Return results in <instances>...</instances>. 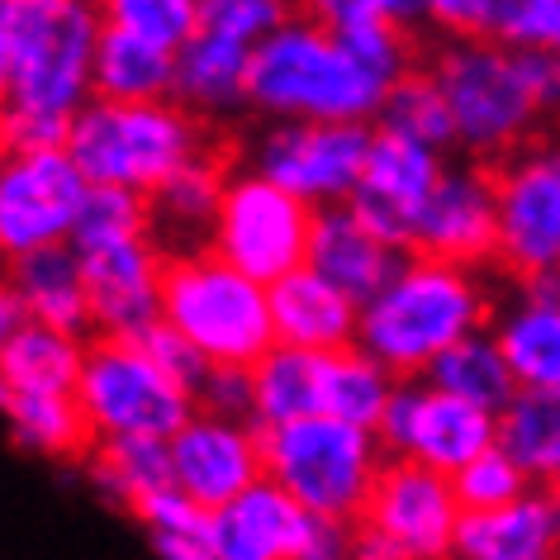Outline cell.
I'll return each mask as SVG.
<instances>
[{"mask_svg":"<svg viewBox=\"0 0 560 560\" xmlns=\"http://www.w3.org/2000/svg\"><path fill=\"white\" fill-rule=\"evenodd\" d=\"M432 77L452 105L456 148L466 162L499 166L517 148L537 143V129L560 115V58L517 52L489 38L442 44Z\"/></svg>","mask_w":560,"mask_h":560,"instance_id":"6da1fadb","label":"cell"},{"mask_svg":"<svg viewBox=\"0 0 560 560\" xmlns=\"http://www.w3.org/2000/svg\"><path fill=\"white\" fill-rule=\"evenodd\" d=\"M489 324H494V300L480 271L409 252L395 280L371 304H361L357 347L395 381H423L456 342L485 332Z\"/></svg>","mask_w":560,"mask_h":560,"instance_id":"7a4b0ae2","label":"cell"},{"mask_svg":"<svg viewBox=\"0 0 560 560\" xmlns=\"http://www.w3.org/2000/svg\"><path fill=\"white\" fill-rule=\"evenodd\" d=\"M389 86L347 58L310 10H295L252 48L247 105L271 124H371L381 119Z\"/></svg>","mask_w":560,"mask_h":560,"instance_id":"3957f363","label":"cell"},{"mask_svg":"<svg viewBox=\"0 0 560 560\" xmlns=\"http://www.w3.org/2000/svg\"><path fill=\"white\" fill-rule=\"evenodd\" d=\"M67 152L86 186H119L133 195H158L166 180L214 152L205 119L176 101L152 105H105L91 101L72 119Z\"/></svg>","mask_w":560,"mask_h":560,"instance_id":"277c9868","label":"cell"},{"mask_svg":"<svg viewBox=\"0 0 560 560\" xmlns=\"http://www.w3.org/2000/svg\"><path fill=\"white\" fill-rule=\"evenodd\" d=\"M261 432L266 480L280 485L310 517L332 527H357L371 503V489L385 470V446L375 432L347 428L338 418H300Z\"/></svg>","mask_w":560,"mask_h":560,"instance_id":"5b68a950","label":"cell"},{"mask_svg":"<svg viewBox=\"0 0 560 560\" xmlns=\"http://www.w3.org/2000/svg\"><path fill=\"white\" fill-rule=\"evenodd\" d=\"M162 324L180 332L209 366L252 371L276 347L271 290L233 271L214 252L166 257Z\"/></svg>","mask_w":560,"mask_h":560,"instance_id":"8992f818","label":"cell"},{"mask_svg":"<svg viewBox=\"0 0 560 560\" xmlns=\"http://www.w3.org/2000/svg\"><path fill=\"white\" fill-rule=\"evenodd\" d=\"M0 30L15 52L10 105L77 119L95 101L91 67L105 10L86 0H0Z\"/></svg>","mask_w":560,"mask_h":560,"instance_id":"52a82bcc","label":"cell"},{"mask_svg":"<svg viewBox=\"0 0 560 560\" xmlns=\"http://www.w3.org/2000/svg\"><path fill=\"white\" fill-rule=\"evenodd\" d=\"M77 404L86 413L95 442H115V438L172 442L195 418V399L143 352V342H119V338L86 342Z\"/></svg>","mask_w":560,"mask_h":560,"instance_id":"ba28073f","label":"cell"},{"mask_svg":"<svg viewBox=\"0 0 560 560\" xmlns=\"http://www.w3.org/2000/svg\"><path fill=\"white\" fill-rule=\"evenodd\" d=\"M314 214L318 209L295 200L290 190L271 186L252 166H233L229 180H223L209 252L219 261H229L233 271H243L257 285L271 290L276 280H285L290 271H300L310 261Z\"/></svg>","mask_w":560,"mask_h":560,"instance_id":"9c48e42d","label":"cell"},{"mask_svg":"<svg viewBox=\"0 0 560 560\" xmlns=\"http://www.w3.org/2000/svg\"><path fill=\"white\" fill-rule=\"evenodd\" d=\"M371 138V124H271L247 148V166L310 209H338L361 186Z\"/></svg>","mask_w":560,"mask_h":560,"instance_id":"30bf717a","label":"cell"},{"mask_svg":"<svg viewBox=\"0 0 560 560\" xmlns=\"http://www.w3.org/2000/svg\"><path fill=\"white\" fill-rule=\"evenodd\" d=\"M499 266L513 280L560 266V143L537 138L494 166Z\"/></svg>","mask_w":560,"mask_h":560,"instance_id":"8fae6325","label":"cell"},{"mask_svg":"<svg viewBox=\"0 0 560 560\" xmlns=\"http://www.w3.org/2000/svg\"><path fill=\"white\" fill-rule=\"evenodd\" d=\"M375 438H381L385 456L413 460V466H428L452 480L475 456L499 446V418L442 395L428 381H399Z\"/></svg>","mask_w":560,"mask_h":560,"instance_id":"7c38bea8","label":"cell"},{"mask_svg":"<svg viewBox=\"0 0 560 560\" xmlns=\"http://www.w3.org/2000/svg\"><path fill=\"white\" fill-rule=\"evenodd\" d=\"M86 176L72 152L0 158V261H20L72 243Z\"/></svg>","mask_w":560,"mask_h":560,"instance_id":"4fadbf2b","label":"cell"},{"mask_svg":"<svg viewBox=\"0 0 560 560\" xmlns=\"http://www.w3.org/2000/svg\"><path fill=\"white\" fill-rule=\"evenodd\" d=\"M413 257L446 261L460 271H485L499 261V200H494V166L485 162H446L413 229Z\"/></svg>","mask_w":560,"mask_h":560,"instance_id":"5bb4252c","label":"cell"},{"mask_svg":"<svg viewBox=\"0 0 560 560\" xmlns=\"http://www.w3.org/2000/svg\"><path fill=\"white\" fill-rule=\"evenodd\" d=\"M460 517H466V509H460L446 475L389 456L361 523L385 532L409 560H452Z\"/></svg>","mask_w":560,"mask_h":560,"instance_id":"9a60e30c","label":"cell"},{"mask_svg":"<svg viewBox=\"0 0 560 560\" xmlns=\"http://www.w3.org/2000/svg\"><path fill=\"white\" fill-rule=\"evenodd\" d=\"M446 162L452 158L413 143V138L375 129L366 172H361V186L352 200H347V209H352L375 237H385L389 247L409 252L413 229H418V219H423L432 190H438Z\"/></svg>","mask_w":560,"mask_h":560,"instance_id":"2e32d148","label":"cell"},{"mask_svg":"<svg viewBox=\"0 0 560 560\" xmlns=\"http://www.w3.org/2000/svg\"><path fill=\"white\" fill-rule=\"evenodd\" d=\"M166 446H172V485L205 513L229 509L233 499L266 480L261 432L252 423H229L195 409V418Z\"/></svg>","mask_w":560,"mask_h":560,"instance_id":"e0dca14e","label":"cell"},{"mask_svg":"<svg viewBox=\"0 0 560 560\" xmlns=\"http://www.w3.org/2000/svg\"><path fill=\"white\" fill-rule=\"evenodd\" d=\"M86 266V295H91V328L95 338L143 342L162 324V276L166 257L152 237L124 247H105L81 257Z\"/></svg>","mask_w":560,"mask_h":560,"instance_id":"ac0fdd59","label":"cell"},{"mask_svg":"<svg viewBox=\"0 0 560 560\" xmlns=\"http://www.w3.org/2000/svg\"><path fill=\"white\" fill-rule=\"evenodd\" d=\"M318 517H310L280 485L261 480L243 499L214 513L219 560H300L314 541Z\"/></svg>","mask_w":560,"mask_h":560,"instance_id":"d6986e66","label":"cell"},{"mask_svg":"<svg viewBox=\"0 0 560 560\" xmlns=\"http://www.w3.org/2000/svg\"><path fill=\"white\" fill-rule=\"evenodd\" d=\"M409 252L389 247L385 237H375L352 209H318L314 214V237H310V271H318L328 285H338L347 300L371 304L381 290L395 280Z\"/></svg>","mask_w":560,"mask_h":560,"instance_id":"ffe728a7","label":"cell"},{"mask_svg":"<svg viewBox=\"0 0 560 560\" xmlns=\"http://www.w3.org/2000/svg\"><path fill=\"white\" fill-rule=\"evenodd\" d=\"M271 324L280 347H300L314 357H332L357 347L361 304L347 300L338 285H328L318 271L300 266L271 285Z\"/></svg>","mask_w":560,"mask_h":560,"instance_id":"44dd1931","label":"cell"},{"mask_svg":"<svg viewBox=\"0 0 560 560\" xmlns=\"http://www.w3.org/2000/svg\"><path fill=\"white\" fill-rule=\"evenodd\" d=\"M5 271H10L15 295H20L24 324L67 332V338H81V342L95 338L91 295H86V266H81V252L72 243L34 252V257H20V261H5Z\"/></svg>","mask_w":560,"mask_h":560,"instance_id":"7402d4cb","label":"cell"},{"mask_svg":"<svg viewBox=\"0 0 560 560\" xmlns=\"http://www.w3.org/2000/svg\"><path fill=\"white\" fill-rule=\"evenodd\" d=\"M229 172L233 166H223L219 152H209V158L166 180L158 195H148V237L162 247V257L209 252V233H214Z\"/></svg>","mask_w":560,"mask_h":560,"instance_id":"603a6c76","label":"cell"},{"mask_svg":"<svg viewBox=\"0 0 560 560\" xmlns=\"http://www.w3.org/2000/svg\"><path fill=\"white\" fill-rule=\"evenodd\" d=\"M456 560H560V513L546 489L494 513H466Z\"/></svg>","mask_w":560,"mask_h":560,"instance_id":"cb8c5ba5","label":"cell"},{"mask_svg":"<svg viewBox=\"0 0 560 560\" xmlns=\"http://www.w3.org/2000/svg\"><path fill=\"white\" fill-rule=\"evenodd\" d=\"M310 15L381 86H395V81L413 72V34L389 15V0H324Z\"/></svg>","mask_w":560,"mask_h":560,"instance_id":"d4e9b609","label":"cell"},{"mask_svg":"<svg viewBox=\"0 0 560 560\" xmlns=\"http://www.w3.org/2000/svg\"><path fill=\"white\" fill-rule=\"evenodd\" d=\"M247 72H252V48L200 30L172 62V101L190 109L195 119L229 115V109L247 105Z\"/></svg>","mask_w":560,"mask_h":560,"instance_id":"484cf974","label":"cell"},{"mask_svg":"<svg viewBox=\"0 0 560 560\" xmlns=\"http://www.w3.org/2000/svg\"><path fill=\"white\" fill-rule=\"evenodd\" d=\"M489 332L509 361L517 395H560V310L513 295L494 310Z\"/></svg>","mask_w":560,"mask_h":560,"instance_id":"4316f807","label":"cell"},{"mask_svg":"<svg viewBox=\"0 0 560 560\" xmlns=\"http://www.w3.org/2000/svg\"><path fill=\"white\" fill-rule=\"evenodd\" d=\"M324 413V357L271 347L252 366V428H285Z\"/></svg>","mask_w":560,"mask_h":560,"instance_id":"83f0119b","label":"cell"},{"mask_svg":"<svg viewBox=\"0 0 560 560\" xmlns=\"http://www.w3.org/2000/svg\"><path fill=\"white\" fill-rule=\"evenodd\" d=\"M172 52L143 44V38L105 24L101 44H95L91 91L105 105H152L172 101Z\"/></svg>","mask_w":560,"mask_h":560,"instance_id":"f1b7e54d","label":"cell"},{"mask_svg":"<svg viewBox=\"0 0 560 560\" xmlns=\"http://www.w3.org/2000/svg\"><path fill=\"white\" fill-rule=\"evenodd\" d=\"M10 438L38 460H86L95 432L81 413L77 395H10L0 404Z\"/></svg>","mask_w":560,"mask_h":560,"instance_id":"f546056e","label":"cell"},{"mask_svg":"<svg viewBox=\"0 0 560 560\" xmlns=\"http://www.w3.org/2000/svg\"><path fill=\"white\" fill-rule=\"evenodd\" d=\"M81 366H86V342L81 338L24 324L0 357V381L10 395H77Z\"/></svg>","mask_w":560,"mask_h":560,"instance_id":"4dcf8cb0","label":"cell"},{"mask_svg":"<svg viewBox=\"0 0 560 560\" xmlns=\"http://www.w3.org/2000/svg\"><path fill=\"white\" fill-rule=\"evenodd\" d=\"M423 381L432 389H442V395L470 404V409H480V413H494V418L517 399V381H513L509 361H503L489 328L470 332L466 342H456L452 352L423 375Z\"/></svg>","mask_w":560,"mask_h":560,"instance_id":"1f68e13d","label":"cell"},{"mask_svg":"<svg viewBox=\"0 0 560 560\" xmlns=\"http://www.w3.org/2000/svg\"><path fill=\"white\" fill-rule=\"evenodd\" d=\"M395 389L399 381L361 347L324 357V418H338V423L361 432H381Z\"/></svg>","mask_w":560,"mask_h":560,"instance_id":"d6a6232c","label":"cell"},{"mask_svg":"<svg viewBox=\"0 0 560 560\" xmlns=\"http://www.w3.org/2000/svg\"><path fill=\"white\" fill-rule=\"evenodd\" d=\"M81 466H86L95 494L119 503V509H133L152 489L172 485V446L143 438H115V442H95Z\"/></svg>","mask_w":560,"mask_h":560,"instance_id":"836d02e7","label":"cell"},{"mask_svg":"<svg viewBox=\"0 0 560 560\" xmlns=\"http://www.w3.org/2000/svg\"><path fill=\"white\" fill-rule=\"evenodd\" d=\"M129 517L143 527V537L158 560H219L214 556V513H205L195 499H186L176 485L152 489L138 499Z\"/></svg>","mask_w":560,"mask_h":560,"instance_id":"e575fe53","label":"cell"},{"mask_svg":"<svg viewBox=\"0 0 560 560\" xmlns=\"http://www.w3.org/2000/svg\"><path fill=\"white\" fill-rule=\"evenodd\" d=\"M499 446L537 489L560 485V395H517L499 413Z\"/></svg>","mask_w":560,"mask_h":560,"instance_id":"d590c367","label":"cell"},{"mask_svg":"<svg viewBox=\"0 0 560 560\" xmlns=\"http://www.w3.org/2000/svg\"><path fill=\"white\" fill-rule=\"evenodd\" d=\"M375 129L399 133V138H413V143L442 152V158L456 148L452 105H446V95H442V86H438V77H432V67H413L409 77L389 86L385 105H381V119H375Z\"/></svg>","mask_w":560,"mask_h":560,"instance_id":"8d00e7d4","label":"cell"},{"mask_svg":"<svg viewBox=\"0 0 560 560\" xmlns=\"http://www.w3.org/2000/svg\"><path fill=\"white\" fill-rule=\"evenodd\" d=\"M138 237H148V195H133L119 186H86L72 223V247L81 257L138 243Z\"/></svg>","mask_w":560,"mask_h":560,"instance_id":"74e56055","label":"cell"},{"mask_svg":"<svg viewBox=\"0 0 560 560\" xmlns=\"http://www.w3.org/2000/svg\"><path fill=\"white\" fill-rule=\"evenodd\" d=\"M101 10L105 24L172 52V58L200 34V0H109Z\"/></svg>","mask_w":560,"mask_h":560,"instance_id":"f35d334b","label":"cell"},{"mask_svg":"<svg viewBox=\"0 0 560 560\" xmlns=\"http://www.w3.org/2000/svg\"><path fill=\"white\" fill-rule=\"evenodd\" d=\"M480 38L517 52L560 58V0H485Z\"/></svg>","mask_w":560,"mask_h":560,"instance_id":"ab89813d","label":"cell"},{"mask_svg":"<svg viewBox=\"0 0 560 560\" xmlns=\"http://www.w3.org/2000/svg\"><path fill=\"white\" fill-rule=\"evenodd\" d=\"M452 489L466 513H494V509H509V503L527 499L537 485L527 480L523 466H517L503 446H494V452L475 456L460 475H452Z\"/></svg>","mask_w":560,"mask_h":560,"instance_id":"60d3db41","label":"cell"},{"mask_svg":"<svg viewBox=\"0 0 560 560\" xmlns=\"http://www.w3.org/2000/svg\"><path fill=\"white\" fill-rule=\"evenodd\" d=\"M295 10L280 0H200V30L243 48H261Z\"/></svg>","mask_w":560,"mask_h":560,"instance_id":"b9f144b4","label":"cell"},{"mask_svg":"<svg viewBox=\"0 0 560 560\" xmlns=\"http://www.w3.org/2000/svg\"><path fill=\"white\" fill-rule=\"evenodd\" d=\"M72 119L38 115V109L5 105L0 109V158H24V152H67Z\"/></svg>","mask_w":560,"mask_h":560,"instance_id":"7bdbcfd3","label":"cell"},{"mask_svg":"<svg viewBox=\"0 0 560 560\" xmlns=\"http://www.w3.org/2000/svg\"><path fill=\"white\" fill-rule=\"evenodd\" d=\"M143 352H148L152 361H158V366H162L166 375H172V381H176L180 389H186L190 399L200 395V385L209 381V371H214V366H209V361H205L200 352H195V347H190L186 338H180V332H172L166 324H158V328L148 332V338H143Z\"/></svg>","mask_w":560,"mask_h":560,"instance_id":"ee69618b","label":"cell"},{"mask_svg":"<svg viewBox=\"0 0 560 560\" xmlns=\"http://www.w3.org/2000/svg\"><path fill=\"white\" fill-rule=\"evenodd\" d=\"M195 409L229 418V423H252V371H233V366H214L209 381L195 395Z\"/></svg>","mask_w":560,"mask_h":560,"instance_id":"f6af8a7d","label":"cell"},{"mask_svg":"<svg viewBox=\"0 0 560 560\" xmlns=\"http://www.w3.org/2000/svg\"><path fill=\"white\" fill-rule=\"evenodd\" d=\"M300 560H352V527H332V523H318L314 541L304 546Z\"/></svg>","mask_w":560,"mask_h":560,"instance_id":"bcb514c9","label":"cell"},{"mask_svg":"<svg viewBox=\"0 0 560 560\" xmlns=\"http://www.w3.org/2000/svg\"><path fill=\"white\" fill-rule=\"evenodd\" d=\"M20 328H24V310H20L15 285H10L5 261H0V357H5V347L15 342V332H20Z\"/></svg>","mask_w":560,"mask_h":560,"instance_id":"7dc6e473","label":"cell"},{"mask_svg":"<svg viewBox=\"0 0 560 560\" xmlns=\"http://www.w3.org/2000/svg\"><path fill=\"white\" fill-rule=\"evenodd\" d=\"M352 560H409V556H404L399 546L385 537V532L357 523V527H352Z\"/></svg>","mask_w":560,"mask_h":560,"instance_id":"c3c4849f","label":"cell"},{"mask_svg":"<svg viewBox=\"0 0 560 560\" xmlns=\"http://www.w3.org/2000/svg\"><path fill=\"white\" fill-rule=\"evenodd\" d=\"M517 295L532 300V304H546V310H560V266L537 271V276H523L517 280Z\"/></svg>","mask_w":560,"mask_h":560,"instance_id":"681fc988","label":"cell"},{"mask_svg":"<svg viewBox=\"0 0 560 560\" xmlns=\"http://www.w3.org/2000/svg\"><path fill=\"white\" fill-rule=\"evenodd\" d=\"M10 86H15V52H10V38L0 30V109L10 105Z\"/></svg>","mask_w":560,"mask_h":560,"instance_id":"f907efd6","label":"cell"},{"mask_svg":"<svg viewBox=\"0 0 560 560\" xmlns=\"http://www.w3.org/2000/svg\"><path fill=\"white\" fill-rule=\"evenodd\" d=\"M546 494H551V503H556V513H560V485H551V489H546Z\"/></svg>","mask_w":560,"mask_h":560,"instance_id":"816d5d0a","label":"cell"},{"mask_svg":"<svg viewBox=\"0 0 560 560\" xmlns=\"http://www.w3.org/2000/svg\"><path fill=\"white\" fill-rule=\"evenodd\" d=\"M10 399V389H5V381H0V404H5Z\"/></svg>","mask_w":560,"mask_h":560,"instance_id":"f5cc1de1","label":"cell"},{"mask_svg":"<svg viewBox=\"0 0 560 560\" xmlns=\"http://www.w3.org/2000/svg\"><path fill=\"white\" fill-rule=\"evenodd\" d=\"M452 560H456V556H452Z\"/></svg>","mask_w":560,"mask_h":560,"instance_id":"db71d44e","label":"cell"}]
</instances>
